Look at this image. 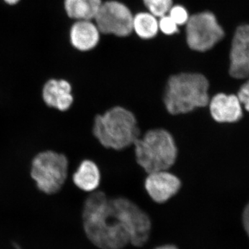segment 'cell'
Returning <instances> with one entry per match:
<instances>
[{
	"label": "cell",
	"mask_w": 249,
	"mask_h": 249,
	"mask_svg": "<svg viewBox=\"0 0 249 249\" xmlns=\"http://www.w3.org/2000/svg\"><path fill=\"white\" fill-rule=\"evenodd\" d=\"M82 217L87 237L98 248L121 249L129 243L128 233L113 212L110 198L101 190L87 194Z\"/></svg>",
	"instance_id": "cell-1"
},
{
	"label": "cell",
	"mask_w": 249,
	"mask_h": 249,
	"mask_svg": "<svg viewBox=\"0 0 249 249\" xmlns=\"http://www.w3.org/2000/svg\"><path fill=\"white\" fill-rule=\"evenodd\" d=\"M209 80L198 72H181L167 80L163 101L171 115L189 114L209 106L211 95Z\"/></svg>",
	"instance_id": "cell-2"
},
{
	"label": "cell",
	"mask_w": 249,
	"mask_h": 249,
	"mask_svg": "<svg viewBox=\"0 0 249 249\" xmlns=\"http://www.w3.org/2000/svg\"><path fill=\"white\" fill-rule=\"evenodd\" d=\"M92 134L103 147L114 150L132 146L142 136L136 116L121 106H115L96 115Z\"/></svg>",
	"instance_id": "cell-3"
},
{
	"label": "cell",
	"mask_w": 249,
	"mask_h": 249,
	"mask_svg": "<svg viewBox=\"0 0 249 249\" xmlns=\"http://www.w3.org/2000/svg\"><path fill=\"white\" fill-rule=\"evenodd\" d=\"M136 160L148 174L170 170L178 158V149L173 135L163 128L150 129L133 145Z\"/></svg>",
	"instance_id": "cell-4"
},
{
	"label": "cell",
	"mask_w": 249,
	"mask_h": 249,
	"mask_svg": "<svg viewBox=\"0 0 249 249\" xmlns=\"http://www.w3.org/2000/svg\"><path fill=\"white\" fill-rule=\"evenodd\" d=\"M70 174V163L67 156L53 150L39 152L31 162V178L37 189L46 195L58 193Z\"/></svg>",
	"instance_id": "cell-5"
},
{
	"label": "cell",
	"mask_w": 249,
	"mask_h": 249,
	"mask_svg": "<svg viewBox=\"0 0 249 249\" xmlns=\"http://www.w3.org/2000/svg\"><path fill=\"white\" fill-rule=\"evenodd\" d=\"M116 219L129 236V242L136 247L146 243L151 230V221L142 206L124 196L110 198Z\"/></svg>",
	"instance_id": "cell-6"
},
{
	"label": "cell",
	"mask_w": 249,
	"mask_h": 249,
	"mask_svg": "<svg viewBox=\"0 0 249 249\" xmlns=\"http://www.w3.org/2000/svg\"><path fill=\"white\" fill-rule=\"evenodd\" d=\"M224 36V31L212 13L206 11L194 15L187 22V43L192 50L196 52H207Z\"/></svg>",
	"instance_id": "cell-7"
},
{
	"label": "cell",
	"mask_w": 249,
	"mask_h": 249,
	"mask_svg": "<svg viewBox=\"0 0 249 249\" xmlns=\"http://www.w3.org/2000/svg\"><path fill=\"white\" fill-rule=\"evenodd\" d=\"M133 18L125 5L117 1H108L102 3L94 19L102 34L126 37L133 31Z\"/></svg>",
	"instance_id": "cell-8"
},
{
	"label": "cell",
	"mask_w": 249,
	"mask_h": 249,
	"mask_svg": "<svg viewBox=\"0 0 249 249\" xmlns=\"http://www.w3.org/2000/svg\"><path fill=\"white\" fill-rule=\"evenodd\" d=\"M181 181L170 170H162L147 175L144 181V188L153 202L163 204L179 192Z\"/></svg>",
	"instance_id": "cell-9"
},
{
	"label": "cell",
	"mask_w": 249,
	"mask_h": 249,
	"mask_svg": "<svg viewBox=\"0 0 249 249\" xmlns=\"http://www.w3.org/2000/svg\"><path fill=\"white\" fill-rule=\"evenodd\" d=\"M229 74L236 79L249 76V25L237 28L230 52Z\"/></svg>",
	"instance_id": "cell-10"
},
{
	"label": "cell",
	"mask_w": 249,
	"mask_h": 249,
	"mask_svg": "<svg viewBox=\"0 0 249 249\" xmlns=\"http://www.w3.org/2000/svg\"><path fill=\"white\" fill-rule=\"evenodd\" d=\"M42 98L49 107L62 112L70 110L75 100L73 85L66 79H49L42 88Z\"/></svg>",
	"instance_id": "cell-11"
},
{
	"label": "cell",
	"mask_w": 249,
	"mask_h": 249,
	"mask_svg": "<svg viewBox=\"0 0 249 249\" xmlns=\"http://www.w3.org/2000/svg\"><path fill=\"white\" fill-rule=\"evenodd\" d=\"M208 108L213 120L219 124L237 122L243 115L240 101L234 94L215 93L211 96Z\"/></svg>",
	"instance_id": "cell-12"
},
{
	"label": "cell",
	"mask_w": 249,
	"mask_h": 249,
	"mask_svg": "<svg viewBox=\"0 0 249 249\" xmlns=\"http://www.w3.org/2000/svg\"><path fill=\"white\" fill-rule=\"evenodd\" d=\"M100 32L91 20H77L70 30V40L73 48L81 52H89L98 45Z\"/></svg>",
	"instance_id": "cell-13"
},
{
	"label": "cell",
	"mask_w": 249,
	"mask_h": 249,
	"mask_svg": "<svg viewBox=\"0 0 249 249\" xmlns=\"http://www.w3.org/2000/svg\"><path fill=\"white\" fill-rule=\"evenodd\" d=\"M71 181L77 189L85 193H92L99 188L101 170L93 160L85 159L71 174Z\"/></svg>",
	"instance_id": "cell-14"
},
{
	"label": "cell",
	"mask_w": 249,
	"mask_h": 249,
	"mask_svg": "<svg viewBox=\"0 0 249 249\" xmlns=\"http://www.w3.org/2000/svg\"><path fill=\"white\" fill-rule=\"evenodd\" d=\"M101 0H64V9L74 20H92L102 4Z\"/></svg>",
	"instance_id": "cell-15"
},
{
	"label": "cell",
	"mask_w": 249,
	"mask_h": 249,
	"mask_svg": "<svg viewBox=\"0 0 249 249\" xmlns=\"http://www.w3.org/2000/svg\"><path fill=\"white\" fill-rule=\"evenodd\" d=\"M133 30L142 39H151L159 31L157 17L150 13H139L133 18Z\"/></svg>",
	"instance_id": "cell-16"
},
{
	"label": "cell",
	"mask_w": 249,
	"mask_h": 249,
	"mask_svg": "<svg viewBox=\"0 0 249 249\" xmlns=\"http://www.w3.org/2000/svg\"><path fill=\"white\" fill-rule=\"evenodd\" d=\"M150 14L155 17H162L169 12L173 6V0H143Z\"/></svg>",
	"instance_id": "cell-17"
},
{
	"label": "cell",
	"mask_w": 249,
	"mask_h": 249,
	"mask_svg": "<svg viewBox=\"0 0 249 249\" xmlns=\"http://www.w3.org/2000/svg\"><path fill=\"white\" fill-rule=\"evenodd\" d=\"M168 16L173 19L174 22L178 26L186 24L189 19L190 16L188 11L182 6L176 5L173 6L168 12Z\"/></svg>",
	"instance_id": "cell-18"
},
{
	"label": "cell",
	"mask_w": 249,
	"mask_h": 249,
	"mask_svg": "<svg viewBox=\"0 0 249 249\" xmlns=\"http://www.w3.org/2000/svg\"><path fill=\"white\" fill-rule=\"evenodd\" d=\"M158 24L159 30H160L165 35L171 36L178 32V26L168 15L160 17Z\"/></svg>",
	"instance_id": "cell-19"
},
{
	"label": "cell",
	"mask_w": 249,
	"mask_h": 249,
	"mask_svg": "<svg viewBox=\"0 0 249 249\" xmlns=\"http://www.w3.org/2000/svg\"><path fill=\"white\" fill-rule=\"evenodd\" d=\"M237 97L241 104H243L245 109L249 111V80L242 85L237 93Z\"/></svg>",
	"instance_id": "cell-20"
},
{
	"label": "cell",
	"mask_w": 249,
	"mask_h": 249,
	"mask_svg": "<svg viewBox=\"0 0 249 249\" xmlns=\"http://www.w3.org/2000/svg\"><path fill=\"white\" fill-rule=\"evenodd\" d=\"M243 223L246 231L249 236V204L247 205L244 211Z\"/></svg>",
	"instance_id": "cell-21"
},
{
	"label": "cell",
	"mask_w": 249,
	"mask_h": 249,
	"mask_svg": "<svg viewBox=\"0 0 249 249\" xmlns=\"http://www.w3.org/2000/svg\"><path fill=\"white\" fill-rule=\"evenodd\" d=\"M6 4L10 5V6H14L18 4L21 0H3Z\"/></svg>",
	"instance_id": "cell-22"
},
{
	"label": "cell",
	"mask_w": 249,
	"mask_h": 249,
	"mask_svg": "<svg viewBox=\"0 0 249 249\" xmlns=\"http://www.w3.org/2000/svg\"><path fill=\"white\" fill-rule=\"evenodd\" d=\"M155 249H178L174 245H164L161 247H157Z\"/></svg>",
	"instance_id": "cell-23"
}]
</instances>
